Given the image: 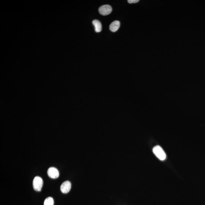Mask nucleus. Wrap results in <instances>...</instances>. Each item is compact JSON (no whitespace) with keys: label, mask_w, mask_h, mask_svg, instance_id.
<instances>
[{"label":"nucleus","mask_w":205,"mask_h":205,"mask_svg":"<svg viewBox=\"0 0 205 205\" xmlns=\"http://www.w3.org/2000/svg\"><path fill=\"white\" fill-rule=\"evenodd\" d=\"M92 23L95 27V31L96 33H99L101 31L102 25L99 21L97 20H93Z\"/></svg>","instance_id":"obj_7"},{"label":"nucleus","mask_w":205,"mask_h":205,"mask_svg":"<svg viewBox=\"0 0 205 205\" xmlns=\"http://www.w3.org/2000/svg\"><path fill=\"white\" fill-rule=\"evenodd\" d=\"M47 173L49 177L52 179H56L59 177V173L58 170L54 167H50L48 170Z\"/></svg>","instance_id":"obj_4"},{"label":"nucleus","mask_w":205,"mask_h":205,"mask_svg":"<svg viewBox=\"0 0 205 205\" xmlns=\"http://www.w3.org/2000/svg\"><path fill=\"white\" fill-rule=\"evenodd\" d=\"M98 11L101 15L106 16L108 15L111 13L112 11V8L110 5H104L99 7Z\"/></svg>","instance_id":"obj_3"},{"label":"nucleus","mask_w":205,"mask_h":205,"mask_svg":"<svg viewBox=\"0 0 205 205\" xmlns=\"http://www.w3.org/2000/svg\"><path fill=\"white\" fill-rule=\"evenodd\" d=\"M43 185V181L41 177L36 176L33 179V186L35 190L37 191H41L42 186Z\"/></svg>","instance_id":"obj_2"},{"label":"nucleus","mask_w":205,"mask_h":205,"mask_svg":"<svg viewBox=\"0 0 205 205\" xmlns=\"http://www.w3.org/2000/svg\"><path fill=\"white\" fill-rule=\"evenodd\" d=\"M139 2V0H128V2L130 4L136 3Z\"/></svg>","instance_id":"obj_9"},{"label":"nucleus","mask_w":205,"mask_h":205,"mask_svg":"<svg viewBox=\"0 0 205 205\" xmlns=\"http://www.w3.org/2000/svg\"><path fill=\"white\" fill-rule=\"evenodd\" d=\"M120 26V23L118 21H115L112 23L110 26V30L113 32L117 31Z\"/></svg>","instance_id":"obj_6"},{"label":"nucleus","mask_w":205,"mask_h":205,"mask_svg":"<svg viewBox=\"0 0 205 205\" xmlns=\"http://www.w3.org/2000/svg\"><path fill=\"white\" fill-rule=\"evenodd\" d=\"M153 152L158 159L164 161L166 159V155L162 148L159 146H156L153 149Z\"/></svg>","instance_id":"obj_1"},{"label":"nucleus","mask_w":205,"mask_h":205,"mask_svg":"<svg viewBox=\"0 0 205 205\" xmlns=\"http://www.w3.org/2000/svg\"><path fill=\"white\" fill-rule=\"evenodd\" d=\"M54 200L52 197H47L45 200L44 205H53Z\"/></svg>","instance_id":"obj_8"},{"label":"nucleus","mask_w":205,"mask_h":205,"mask_svg":"<svg viewBox=\"0 0 205 205\" xmlns=\"http://www.w3.org/2000/svg\"><path fill=\"white\" fill-rule=\"evenodd\" d=\"M71 188V183L69 181H66L62 183L61 186V190L64 194L67 193L70 191Z\"/></svg>","instance_id":"obj_5"}]
</instances>
